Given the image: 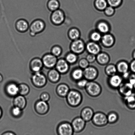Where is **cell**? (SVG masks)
<instances>
[{
    "label": "cell",
    "mask_w": 135,
    "mask_h": 135,
    "mask_svg": "<svg viewBox=\"0 0 135 135\" xmlns=\"http://www.w3.org/2000/svg\"><path fill=\"white\" fill-rule=\"evenodd\" d=\"M71 77L73 80L77 82L84 78L83 70L79 68L74 69L71 72Z\"/></svg>",
    "instance_id": "cell-24"
},
{
    "label": "cell",
    "mask_w": 135,
    "mask_h": 135,
    "mask_svg": "<svg viewBox=\"0 0 135 135\" xmlns=\"http://www.w3.org/2000/svg\"><path fill=\"white\" fill-rule=\"evenodd\" d=\"M119 93L124 97L133 93V86L128 81L123 83L118 88Z\"/></svg>",
    "instance_id": "cell-13"
},
{
    "label": "cell",
    "mask_w": 135,
    "mask_h": 135,
    "mask_svg": "<svg viewBox=\"0 0 135 135\" xmlns=\"http://www.w3.org/2000/svg\"><path fill=\"white\" fill-rule=\"evenodd\" d=\"M55 67L56 69L61 74L67 73L70 68L69 64L65 59L63 58L58 59Z\"/></svg>",
    "instance_id": "cell-15"
},
{
    "label": "cell",
    "mask_w": 135,
    "mask_h": 135,
    "mask_svg": "<svg viewBox=\"0 0 135 135\" xmlns=\"http://www.w3.org/2000/svg\"><path fill=\"white\" fill-rule=\"evenodd\" d=\"M77 59V57L73 53H69L68 54L66 55L65 59L69 64H74L76 62Z\"/></svg>",
    "instance_id": "cell-34"
},
{
    "label": "cell",
    "mask_w": 135,
    "mask_h": 135,
    "mask_svg": "<svg viewBox=\"0 0 135 135\" xmlns=\"http://www.w3.org/2000/svg\"><path fill=\"white\" fill-rule=\"evenodd\" d=\"M11 113L14 117H19L22 114V110L18 107L14 106L11 109Z\"/></svg>",
    "instance_id": "cell-37"
},
{
    "label": "cell",
    "mask_w": 135,
    "mask_h": 135,
    "mask_svg": "<svg viewBox=\"0 0 135 135\" xmlns=\"http://www.w3.org/2000/svg\"><path fill=\"white\" fill-rule=\"evenodd\" d=\"M62 49L59 45H55L51 47L50 53L56 57L58 58L61 55L62 53Z\"/></svg>",
    "instance_id": "cell-30"
},
{
    "label": "cell",
    "mask_w": 135,
    "mask_h": 135,
    "mask_svg": "<svg viewBox=\"0 0 135 135\" xmlns=\"http://www.w3.org/2000/svg\"><path fill=\"white\" fill-rule=\"evenodd\" d=\"M68 35L71 39L76 40L79 36V32L76 29H71L69 32Z\"/></svg>",
    "instance_id": "cell-35"
},
{
    "label": "cell",
    "mask_w": 135,
    "mask_h": 135,
    "mask_svg": "<svg viewBox=\"0 0 135 135\" xmlns=\"http://www.w3.org/2000/svg\"><path fill=\"white\" fill-rule=\"evenodd\" d=\"M48 77L51 82L56 83L60 80V74L56 69H51L48 73Z\"/></svg>",
    "instance_id": "cell-23"
},
{
    "label": "cell",
    "mask_w": 135,
    "mask_h": 135,
    "mask_svg": "<svg viewBox=\"0 0 135 135\" xmlns=\"http://www.w3.org/2000/svg\"><path fill=\"white\" fill-rule=\"evenodd\" d=\"M107 116L108 124H114L117 122L119 120L118 115L116 112H110Z\"/></svg>",
    "instance_id": "cell-28"
},
{
    "label": "cell",
    "mask_w": 135,
    "mask_h": 135,
    "mask_svg": "<svg viewBox=\"0 0 135 135\" xmlns=\"http://www.w3.org/2000/svg\"><path fill=\"white\" fill-rule=\"evenodd\" d=\"M13 104L14 106L18 107L22 110L26 108L27 102L24 96L19 95L15 96Z\"/></svg>",
    "instance_id": "cell-20"
},
{
    "label": "cell",
    "mask_w": 135,
    "mask_h": 135,
    "mask_svg": "<svg viewBox=\"0 0 135 135\" xmlns=\"http://www.w3.org/2000/svg\"><path fill=\"white\" fill-rule=\"evenodd\" d=\"M133 57H134L135 59V51L134 52V54H133Z\"/></svg>",
    "instance_id": "cell-52"
},
{
    "label": "cell",
    "mask_w": 135,
    "mask_h": 135,
    "mask_svg": "<svg viewBox=\"0 0 135 135\" xmlns=\"http://www.w3.org/2000/svg\"><path fill=\"white\" fill-rule=\"evenodd\" d=\"M30 24L26 19L19 18L15 23V27L16 30L21 34H24L29 30Z\"/></svg>",
    "instance_id": "cell-12"
},
{
    "label": "cell",
    "mask_w": 135,
    "mask_h": 135,
    "mask_svg": "<svg viewBox=\"0 0 135 135\" xmlns=\"http://www.w3.org/2000/svg\"><path fill=\"white\" fill-rule=\"evenodd\" d=\"M85 90L87 94L93 97H97L100 96L102 91L101 86L94 81H88Z\"/></svg>",
    "instance_id": "cell-3"
},
{
    "label": "cell",
    "mask_w": 135,
    "mask_h": 135,
    "mask_svg": "<svg viewBox=\"0 0 135 135\" xmlns=\"http://www.w3.org/2000/svg\"><path fill=\"white\" fill-rule=\"evenodd\" d=\"M1 135H17L15 133L12 132L10 131H6L4 132Z\"/></svg>",
    "instance_id": "cell-49"
},
{
    "label": "cell",
    "mask_w": 135,
    "mask_h": 135,
    "mask_svg": "<svg viewBox=\"0 0 135 135\" xmlns=\"http://www.w3.org/2000/svg\"><path fill=\"white\" fill-rule=\"evenodd\" d=\"M107 2L105 0H97L96 5L97 7L100 10H102L107 8Z\"/></svg>",
    "instance_id": "cell-38"
},
{
    "label": "cell",
    "mask_w": 135,
    "mask_h": 135,
    "mask_svg": "<svg viewBox=\"0 0 135 135\" xmlns=\"http://www.w3.org/2000/svg\"><path fill=\"white\" fill-rule=\"evenodd\" d=\"M128 81L132 85L135 84V74L133 73H131L130 76Z\"/></svg>",
    "instance_id": "cell-45"
},
{
    "label": "cell",
    "mask_w": 135,
    "mask_h": 135,
    "mask_svg": "<svg viewBox=\"0 0 135 135\" xmlns=\"http://www.w3.org/2000/svg\"><path fill=\"white\" fill-rule=\"evenodd\" d=\"M50 96L49 94L47 92H44L41 95L40 99L42 101L47 102L49 100Z\"/></svg>",
    "instance_id": "cell-43"
},
{
    "label": "cell",
    "mask_w": 135,
    "mask_h": 135,
    "mask_svg": "<svg viewBox=\"0 0 135 135\" xmlns=\"http://www.w3.org/2000/svg\"><path fill=\"white\" fill-rule=\"evenodd\" d=\"M131 73L130 72H129V71L121 75V76H122L123 80L128 81L129 76H130Z\"/></svg>",
    "instance_id": "cell-48"
},
{
    "label": "cell",
    "mask_w": 135,
    "mask_h": 135,
    "mask_svg": "<svg viewBox=\"0 0 135 135\" xmlns=\"http://www.w3.org/2000/svg\"><path fill=\"white\" fill-rule=\"evenodd\" d=\"M49 106L47 102L39 100L36 103L35 105V109L38 114L44 115L48 112Z\"/></svg>",
    "instance_id": "cell-17"
},
{
    "label": "cell",
    "mask_w": 135,
    "mask_h": 135,
    "mask_svg": "<svg viewBox=\"0 0 135 135\" xmlns=\"http://www.w3.org/2000/svg\"><path fill=\"white\" fill-rule=\"evenodd\" d=\"M91 121L94 125L99 127L105 126L108 124L107 115L101 112L95 113Z\"/></svg>",
    "instance_id": "cell-5"
},
{
    "label": "cell",
    "mask_w": 135,
    "mask_h": 135,
    "mask_svg": "<svg viewBox=\"0 0 135 135\" xmlns=\"http://www.w3.org/2000/svg\"><path fill=\"white\" fill-rule=\"evenodd\" d=\"M108 2L111 6L116 7L120 4L121 0H108Z\"/></svg>",
    "instance_id": "cell-42"
},
{
    "label": "cell",
    "mask_w": 135,
    "mask_h": 135,
    "mask_svg": "<svg viewBox=\"0 0 135 135\" xmlns=\"http://www.w3.org/2000/svg\"><path fill=\"white\" fill-rule=\"evenodd\" d=\"M101 38L100 34L97 32H94L91 35V39L95 41H98L100 40Z\"/></svg>",
    "instance_id": "cell-41"
},
{
    "label": "cell",
    "mask_w": 135,
    "mask_h": 135,
    "mask_svg": "<svg viewBox=\"0 0 135 135\" xmlns=\"http://www.w3.org/2000/svg\"><path fill=\"white\" fill-rule=\"evenodd\" d=\"M56 132L58 135H74L75 133L71 123L67 122L59 124Z\"/></svg>",
    "instance_id": "cell-7"
},
{
    "label": "cell",
    "mask_w": 135,
    "mask_h": 135,
    "mask_svg": "<svg viewBox=\"0 0 135 135\" xmlns=\"http://www.w3.org/2000/svg\"><path fill=\"white\" fill-rule=\"evenodd\" d=\"M68 104L72 108H77L81 104L83 96L79 91L76 90H70L66 96Z\"/></svg>",
    "instance_id": "cell-1"
},
{
    "label": "cell",
    "mask_w": 135,
    "mask_h": 135,
    "mask_svg": "<svg viewBox=\"0 0 135 135\" xmlns=\"http://www.w3.org/2000/svg\"><path fill=\"white\" fill-rule=\"evenodd\" d=\"M60 6L59 0H48L46 3L47 9L51 12L60 9Z\"/></svg>",
    "instance_id": "cell-25"
},
{
    "label": "cell",
    "mask_w": 135,
    "mask_h": 135,
    "mask_svg": "<svg viewBox=\"0 0 135 135\" xmlns=\"http://www.w3.org/2000/svg\"><path fill=\"white\" fill-rule=\"evenodd\" d=\"M3 116V110L1 106H0V120L2 118Z\"/></svg>",
    "instance_id": "cell-50"
},
{
    "label": "cell",
    "mask_w": 135,
    "mask_h": 135,
    "mask_svg": "<svg viewBox=\"0 0 135 135\" xmlns=\"http://www.w3.org/2000/svg\"><path fill=\"white\" fill-rule=\"evenodd\" d=\"M117 72L120 75L128 72L129 69V66L128 63L125 62H121L119 63L116 66Z\"/></svg>",
    "instance_id": "cell-26"
},
{
    "label": "cell",
    "mask_w": 135,
    "mask_h": 135,
    "mask_svg": "<svg viewBox=\"0 0 135 135\" xmlns=\"http://www.w3.org/2000/svg\"><path fill=\"white\" fill-rule=\"evenodd\" d=\"M133 89L135 91V84L133 85Z\"/></svg>",
    "instance_id": "cell-53"
},
{
    "label": "cell",
    "mask_w": 135,
    "mask_h": 135,
    "mask_svg": "<svg viewBox=\"0 0 135 135\" xmlns=\"http://www.w3.org/2000/svg\"><path fill=\"white\" fill-rule=\"evenodd\" d=\"M105 72L108 77L116 75L117 72L116 66L113 64L109 65L105 67Z\"/></svg>",
    "instance_id": "cell-29"
},
{
    "label": "cell",
    "mask_w": 135,
    "mask_h": 135,
    "mask_svg": "<svg viewBox=\"0 0 135 135\" xmlns=\"http://www.w3.org/2000/svg\"><path fill=\"white\" fill-rule=\"evenodd\" d=\"M97 60L98 62L100 64L104 65L108 63L109 61V58L106 54L101 53L98 55Z\"/></svg>",
    "instance_id": "cell-33"
},
{
    "label": "cell",
    "mask_w": 135,
    "mask_h": 135,
    "mask_svg": "<svg viewBox=\"0 0 135 135\" xmlns=\"http://www.w3.org/2000/svg\"><path fill=\"white\" fill-rule=\"evenodd\" d=\"M102 41L104 45L110 46L113 44L114 40L112 35L110 34H106L103 37Z\"/></svg>",
    "instance_id": "cell-32"
},
{
    "label": "cell",
    "mask_w": 135,
    "mask_h": 135,
    "mask_svg": "<svg viewBox=\"0 0 135 135\" xmlns=\"http://www.w3.org/2000/svg\"><path fill=\"white\" fill-rule=\"evenodd\" d=\"M114 10L112 7L109 6L105 9V13L108 15L110 16L113 14Z\"/></svg>",
    "instance_id": "cell-44"
},
{
    "label": "cell",
    "mask_w": 135,
    "mask_h": 135,
    "mask_svg": "<svg viewBox=\"0 0 135 135\" xmlns=\"http://www.w3.org/2000/svg\"><path fill=\"white\" fill-rule=\"evenodd\" d=\"M86 123L80 116L75 118L71 123L74 133H79L83 132L85 128Z\"/></svg>",
    "instance_id": "cell-10"
},
{
    "label": "cell",
    "mask_w": 135,
    "mask_h": 135,
    "mask_svg": "<svg viewBox=\"0 0 135 135\" xmlns=\"http://www.w3.org/2000/svg\"></svg>",
    "instance_id": "cell-55"
},
{
    "label": "cell",
    "mask_w": 135,
    "mask_h": 135,
    "mask_svg": "<svg viewBox=\"0 0 135 135\" xmlns=\"http://www.w3.org/2000/svg\"><path fill=\"white\" fill-rule=\"evenodd\" d=\"M46 24L45 21L40 18L34 20L30 24L29 34L32 37H35L41 34L46 29Z\"/></svg>",
    "instance_id": "cell-2"
},
{
    "label": "cell",
    "mask_w": 135,
    "mask_h": 135,
    "mask_svg": "<svg viewBox=\"0 0 135 135\" xmlns=\"http://www.w3.org/2000/svg\"><path fill=\"white\" fill-rule=\"evenodd\" d=\"M3 80V77L2 75L0 73V83H1Z\"/></svg>",
    "instance_id": "cell-51"
},
{
    "label": "cell",
    "mask_w": 135,
    "mask_h": 135,
    "mask_svg": "<svg viewBox=\"0 0 135 135\" xmlns=\"http://www.w3.org/2000/svg\"><path fill=\"white\" fill-rule=\"evenodd\" d=\"M134 135H135V132H134Z\"/></svg>",
    "instance_id": "cell-54"
},
{
    "label": "cell",
    "mask_w": 135,
    "mask_h": 135,
    "mask_svg": "<svg viewBox=\"0 0 135 135\" xmlns=\"http://www.w3.org/2000/svg\"><path fill=\"white\" fill-rule=\"evenodd\" d=\"M65 19V15L63 10L60 9L51 12L50 17V22L54 26L61 25Z\"/></svg>",
    "instance_id": "cell-4"
},
{
    "label": "cell",
    "mask_w": 135,
    "mask_h": 135,
    "mask_svg": "<svg viewBox=\"0 0 135 135\" xmlns=\"http://www.w3.org/2000/svg\"><path fill=\"white\" fill-rule=\"evenodd\" d=\"M5 90L6 93L11 96H16L18 94V86L14 83H10L7 85Z\"/></svg>",
    "instance_id": "cell-18"
},
{
    "label": "cell",
    "mask_w": 135,
    "mask_h": 135,
    "mask_svg": "<svg viewBox=\"0 0 135 135\" xmlns=\"http://www.w3.org/2000/svg\"><path fill=\"white\" fill-rule=\"evenodd\" d=\"M18 86V94L20 95L25 96L28 94L30 92V87L24 83L20 84Z\"/></svg>",
    "instance_id": "cell-31"
},
{
    "label": "cell",
    "mask_w": 135,
    "mask_h": 135,
    "mask_svg": "<svg viewBox=\"0 0 135 135\" xmlns=\"http://www.w3.org/2000/svg\"><path fill=\"white\" fill-rule=\"evenodd\" d=\"M94 113L92 108L86 107L81 111L80 117L86 122H88L91 121Z\"/></svg>",
    "instance_id": "cell-16"
},
{
    "label": "cell",
    "mask_w": 135,
    "mask_h": 135,
    "mask_svg": "<svg viewBox=\"0 0 135 135\" xmlns=\"http://www.w3.org/2000/svg\"><path fill=\"white\" fill-rule=\"evenodd\" d=\"M32 81L35 86L41 88L46 85L47 82V78L41 72L34 73L32 77Z\"/></svg>",
    "instance_id": "cell-8"
},
{
    "label": "cell",
    "mask_w": 135,
    "mask_h": 135,
    "mask_svg": "<svg viewBox=\"0 0 135 135\" xmlns=\"http://www.w3.org/2000/svg\"><path fill=\"white\" fill-rule=\"evenodd\" d=\"M96 57L94 55L91 54L88 55L86 59L89 63H92L95 61L96 59Z\"/></svg>",
    "instance_id": "cell-46"
},
{
    "label": "cell",
    "mask_w": 135,
    "mask_h": 135,
    "mask_svg": "<svg viewBox=\"0 0 135 135\" xmlns=\"http://www.w3.org/2000/svg\"><path fill=\"white\" fill-rule=\"evenodd\" d=\"M70 90L69 87L65 84H59L56 89L58 95L62 97H66Z\"/></svg>",
    "instance_id": "cell-22"
},
{
    "label": "cell",
    "mask_w": 135,
    "mask_h": 135,
    "mask_svg": "<svg viewBox=\"0 0 135 135\" xmlns=\"http://www.w3.org/2000/svg\"><path fill=\"white\" fill-rule=\"evenodd\" d=\"M88 82V81L83 78V79L76 82V86L79 89H85Z\"/></svg>",
    "instance_id": "cell-36"
},
{
    "label": "cell",
    "mask_w": 135,
    "mask_h": 135,
    "mask_svg": "<svg viewBox=\"0 0 135 135\" xmlns=\"http://www.w3.org/2000/svg\"><path fill=\"white\" fill-rule=\"evenodd\" d=\"M71 51L74 53L78 54L80 53L84 50V43L81 40H75L71 44Z\"/></svg>",
    "instance_id": "cell-19"
},
{
    "label": "cell",
    "mask_w": 135,
    "mask_h": 135,
    "mask_svg": "<svg viewBox=\"0 0 135 135\" xmlns=\"http://www.w3.org/2000/svg\"><path fill=\"white\" fill-rule=\"evenodd\" d=\"M124 80L121 75L116 74L113 76L109 77L108 83L109 86L112 89H118L123 82Z\"/></svg>",
    "instance_id": "cell-11"
},
{
    "label": "cell",
    "mask_w": 135,
    "mask_h": 135,
    "mask_svg": "<svg viewBox=\"0 0 135 135\" xmlns=\"http://www.w3.org/2000/svg\"><path fill=\"white\" fill-rule=\"evenodd\" d=\"M30 69L34 73L41 72L43 67L42 59L38 57H35L31 59L30 63Z\"/></svg>",
    "instance_id": "cell-14"
},
{
    "label": "cell",
    "mask_w": 135,
    "mask_h": 135,
    "mask_svg": "<svg viewBox=\"0 0 135 135\" xmlns=\"http://www.w3.org/2000/svg\"><path fill=\"white\" fill-rule=\"evenodd\" d=\"M89 63L86 59H81L79 63V66L80 68L83 70L85 69L88 67Z\"/></svg>",
    "instance_id": "cell-40"
},
{
    "label": "cell",
    "mask_w": 135,
    "mask_h": 135,
    "mask_svg": "<svg viewBox=\"0 0 135 135\" xmlns=\"http://www.w3.org/2000/svg\"><path fill=\"white\" fill-rule=\"evenodd\" d=\"M98 76V71L95 67L88 66L86 68L83 70L84 78L88 81H95Z\"/></svg>",
    "instance_id": "cell-9"
},
{
    "label": "cell",
    "mask_w": 135,
    "mask_h": 135,
    "mask_svg": "<svg viewBox=\"0 0 135 135\" xmlns=\"http://www.w3.org/2000/svg\"><path fill=\"white\" fill-rule=\"evenodd\" d=\"M98 29L100 32L102 33H106L109 30V27L108 25L105 22H101L99 24L98 26Z\"/></svg>",
    "instance_id": "cell-39"
},
{
    "label": "cell",
    "mask_w": 135,
    "mask_h": 135,
    "mask_svg": "<svg viewBox=\"0 0 135 135\" xmlns=\"http://www.w3.org/2000/svg\"><path fill=\"white\" fill-rule=\"evenodd\" d=\"M125 105L128 109L132 110H135V94L133 92L132 95L124 97Z\"/></svg>",
    "instance_id": "cell-21"
},
{
    "label": "cell",
    "mask_w": 135,
    "mask_h": 135,
    "mask_svg": "<svg viewBox=\"0 0 135 135\" xmlns=\"http://www.w3.org/2000/svg\"><path fill=\"white\" fill-rule=\"evenodd\" d=\"M87 48L89 52L94 55L98 53L100 50L98 45L94 42L89 43L87 45Z\"/></svg>",
    "instance_id": "cell-27"
},
{
    "label": "cell",
    "mask_w": 135,
    "mask_h": 135,
    "mask_svg": "<svg viewBox=\"0 0 135 135\" xmlns=\"http://www.w3.org/2000/svg\"><path fill=\"white\" fill-rule=\"evenodd\" d=\"M41 59L44 66L46 68L51 69L55 67L58 59V58L50 52L45 54Z\"/></svg>",
    "instance_id": "cell-6"
},
{
    "label": "cell",
    "mask_w": 135,
    "mask_h": 135,
    "mask_svg": "<svg viewBox=\"0 0 135 135\" xmlns=\"http://www.w3.org/2000/svg\"><path fill=\"white\" fill-rule=\"evenodd\" d=\"M129 66L131 72L135 74V59L131 62Z\"/></svg>",
    "instance_id": "cell-47"
}]
</instances>
